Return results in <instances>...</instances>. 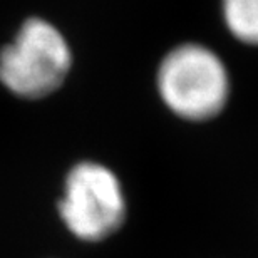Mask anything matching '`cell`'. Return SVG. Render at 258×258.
I'll return each instance as SVG.
<instances>
[{"instance_id":"6da1fadb","label":"cell","mask_w":258,"mask_h":258,"mask_svg":"<svg viewBox=\"0 0 258 258\" xmlns=\"http://www.w3.org/2000/svg\"><path fill=\"white\" fill-rule=\"evenodd\" d=\"M156 91L164 107L188 122H208L228 106L231 77L221 55L201 42H181L163 55Z\"/></svg>"},{"instance_id":"7a4b0ae2","label":"cell","mask_w":258,"mask_h":258,"mask_svg":"<svg viewBox=\"0 0 258 258\" xmlns=\"http://www.w3.org/2000/svg\"><path fill=\"white\" fill-rule=\"evenodd\" d=\"M72 62V49L60 29L30 17L0 49V84L19 99H44L62 87Z\"/></svg>"},{"instance_id":"3957f363","label":"cell","mask_w":258,"mask_h":258,"mask_svg":"<svg viewBox=\"0 0 258 258\" xmlns=\"http://www.w3.org/2000/svg\"><path fill=\"white\" fill-rule=\"evenodd\" d=\"M66 230L84 243H101L126 223L127 196L109 166L92 159L72 164L57 201Z\"/></svg>"},{"instance_id":"277c9868","label":"cell","mask_w":258,"mask_h":258,"mask_svg":"<svg viewBox=\"0 0 258 258\" xmlns=\"http://www.w3.org/2000/svg\"><path fill=\"white\" fill-rule=\"evenodd\" d=\"M221 15L231 37L258 47V0H221Z\"/></svg>"}]
</instances>
